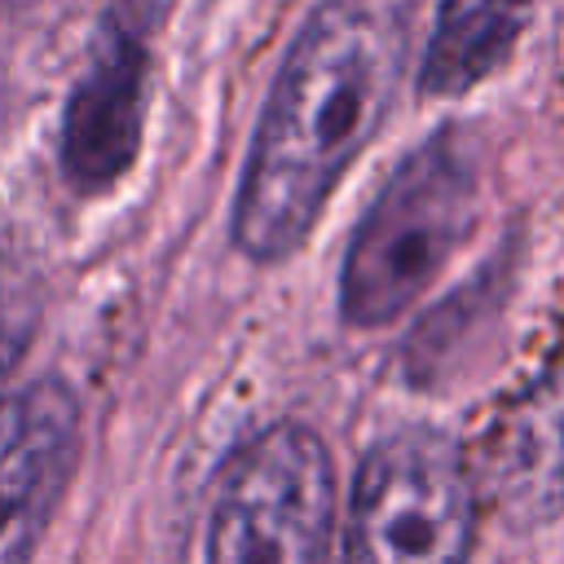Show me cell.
<instances>
[{
  "mask_svg": "<svg viewBox=\"0 0 564 564\" xmlns=\"http://www.w3.org/2000/svg\"><path fill=\"white\" fill-rule=\"evenodd\" d=\"M150 48L128 9H110L93 35L88 66L66 97L57 159L75 189L97 194L115 185L141 145Z\"/></svg>",
  "mask_w": 564,
  "mask_h": 564,
  "instance_id": "5b68a950",
  "label": "cell"
},
{
  "mask_svg": "<svg viewBox=\"0 0 564 564\" xmlns=\"http://www.w3.org/2000/svg\"><path fill=\"white\" fill-rule=\"evenodd\" d=\"M414 0H322L295 31L251 132L229 238L256 264L291 260L344 172L392 115Z\"/></svg>",
  "mask_w": 564,
  "mask_h": 564,
  "instance_id": "6da1fadb",
  "label": "cell"
},
{
  "mask_svg": "<svg viewBox=\"0 0 564 564\" xmlns=\"http://www.w3.org/2000/svg\"><path fill=\"white\" fill-rule=\"evenodd\" d=\"M476 507L480 489L458 441L436 427L388 432L352 476L344 564H463Z\"/></svg>",
  "mask_w": 564,
  "mask_h": 564,
  "instance_id": "277c9868",
  "label": "cell"
},
{
  "mask_svg": "<svg viewBox=\"0 0 564 564\" xmlns=\"http://www.w3.org/2000/svg\"><path fill=\"white\" fill-rule=\"evenodd\" d=\"M79 458V401L62 379L0 397V564H26Z\"/></svg>",
  "mask_w": 564,
  "mask_h": 564,
  "instance_id": "8992f818",
  "label": "cell"
},
{
  "mask_svg": "<svg viewBox=\"0 0 564 564\" xmlns=\"http://www.w3.org/2000/svg\"><path fill=\"white\" fill-rule=\"evenodd\" d=\"M538 0H441L414 88L423 97H463L511 57Z\"/></svg>",
  "mask_w": 564,
  "mask_h": 564,
  "instance_id": "ba28073f",
  "label": "cell"
},
{
  "mask_svg": "<svg viewBox=\"0 0 564 564\" xmlns=\"http://www.w3.org/2000/svg\"><path fill=\"white\" fill-rule=\"evenodd\" d=\"M480 145L445 123L379 185L339 260V317L375 330L405 317L445 273L480 216Z\"/></svg>",
  "mask_w": 564,
  "mask_h": 564,
  "instance_id": "7a4b0ae2",
  "label": "cell"
},
{
  "mask_svg": "<svg viewBox=\"0 0 564 564\" xmlns=\"http://www.w3.org/2000/svg\"><path fill=\"white\" fill-rule=\"evenodd\" d=\"M485 498L511 529L564 516V361L538 375L494 423Z\"/></svg>",
  "mask_w": 564,
  "mask_h": 564,
  "instance_id": "52a82bcc",
  "label": "cell"
},
{
  "mask_svg": "<svg viewBox=\"0 0 564 564\" xmlns=\"http://www.w3.org/2000/svg\"><path fill=\"white\" fill-rule=\"evenodd\" d=\"M335 463L304 423H269L220 467L207 564H330Z\"/></svg>",
  "mask_w": 564,
  "mask_h": 564,
  "instance_id": "3957f363",
  "label": "cell"
}]
</instances>
